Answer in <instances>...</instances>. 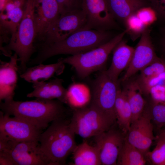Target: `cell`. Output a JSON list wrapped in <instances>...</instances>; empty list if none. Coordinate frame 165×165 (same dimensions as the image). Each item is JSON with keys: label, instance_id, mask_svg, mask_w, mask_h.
I'll use <instances>...</instances> for the list:
<instances>
[{"label": "cell", "instance_id": "obj_36", "mask_svg": "<svg viewBox=\"0 0 165 165\" xmlns=\"http://www.w3.org/2000/svg\"><path fill=\"white\" fill-rule=\"evenodd\" d=\"M162 31L164 35V38H165V27L163 28Z\"/></svg>", "mask_w": 165, "mask_h": 165}, {"label": "cell", "instance_id": "obj_26", "mask_svg": "<svg viewBox=\"0 0 165 165\" xmlns=\"http://www.w3.org/2000/svg\"><path fill=\"white\" fill-rule=\"evenodd\" d=\"M124 23L126 27L125 30L126 34L129 35L133 41H135L140 37L142 33L148 29L135 13L129 16Z\"/></svg>", "mask_w": 165, "mask_h": 165}, {"label": "cell", "instance_id": "obj_18", "mask_svg": "<svg viewBox=\"0 0 165 165\" xmlns=\"http://www.w3.org/2000/svg\"><path fill=\"white\" fill-rule=\"evenodd\" d=\"M63 82L62 79H57L33 84V90L27 96L48 100L56 99L67 104V90L63 86Z\"/></svg>", "mask_w": 165, "mask_h": 165}, {"label": "cell", "instance_id": "obj_12", "mask_svg": "<svg viewBox=\"0 0 165 165\" xmlns=\"http://www.w3.org/2000/svg\"><path fill=\"white\" fill-rule=\"evenodd\" d=\"M95 136V145L99 153L101 165H117L118 157L126 137L119 129L113 127Z\"/></svg>", "mask_w": 165, "mask_h": 165}, {"label": "cell", "instance_id": "obj_5", "mask_svg": "<svg viewBox=\"0 0 165 165\" xmlns=\"http://www.w3.org/2000/svg\"><path fill=\"white\" fill-rule=\"evenodd\" d=\"M126 34L124 30L105 43L85 52L61 58L75 70L78 75L85 78L92 73L101 70L113 49Z\"/></svg>", "mask_w": 165, "mask_h": 165}, {"label": "cell", "instance_id": "obj_17", "mask_svg": "<svg viewBox=\"0 0 165 165\" xmlns=\"http://www.w3.org/2000/svg\"><path fill=\"white\" fill-rule=\"evenodd\" d=\"M27 0H8L0 11V29L9 32L11 38L14 36L24 13Z\"/></svg>", "mask_w": 165, "mask_h": 165}, {"label": "cell", "instance_id": "obj_7", "mask_svg": "<svg viewBox=\"0 0 165 165\" xmlns=\"http://www.w3.org/2000/svg\"><path fill=\"white\" fill-rule=\"evenodd\" d=\"M115 81L102 70L95 79L90 105L116 122L115 104L120 87Z\"/></svg>", "mask_w": 165, "mask_h": 165}, {"label": "cell", "instance_id": "obj_11", "mask_svg": "<svg viewBox=\"0 0 165 165\" xmlns=\"http://www.w3.org/2000/svg\"><path fill=\"white\" fill-rule=\"evenodd\" d=\"M42 130L29 122L0 113V136L17 141H38Z\"/></svg>", "mask_w": 165, "mask_h": 165}, {"label": "cell", "instance_id": "obj_22", "mask_svg": "<svg viewBox=\"0 0 165 165\" xmlns=\"http://www.w3.org/2000/svg\"><path fill=\"white\" fill-rule=\"evenodd\" d=\"M116 122L119 129L127 133L131 124V112L126 95L120 87L115 104Z\"/></svg>", "mask_w": 165, "mask_h": 165}, {"label": "cell", "instance_id": "obj_3", "mask_svg": "<svg viewBox=\"0 0 165 165\" xmlns=\"http://www.w3.org/2000/svg\"><path fill=\"white\" fill-rule=\"evenodd\" d=\"M63 104L57 99L23 101L13 99L0 102V108L4 114L23 119L42 130L53 121L64 118L66 110Z\"/></svg>", "mask_w": 165, "mask_h": 165}, {"label": "cell", "instance_id": "obj_13", "mask_svg": "<svg viewBox=\"0 0 165 165\" xmlns=\"http://www.w3.org/2000/svg\"><path fill=\"white\" fill-rule=\"evenodd\" d=\"M150 31L147 29L142 34L134 50L131 62L122 81L133 77L137 72L149 65L157 58L151 41Z\"/></svg>", "mask_w": 165, "mask_h": 165}, {"label": "cell", "instance_id": "obj_38", "mask_svg": "<svg viewBox=\"0 0 165 165\" xmlns=\"http://www.w3.org/2000/svg\"></svg>", "mask_w": 165, "mask_h": 165}, {"label": "cell", "instance_id": "obj_23", "mask_svg": "<svg viewBox=\"0 0 165 165\" xmlns=\"http://www.w3.org/2000/svg\"><path fill=\"white\" fill-rule=\"evenodd\" d=\"M72 154L73 165H101L97 147L90 145L86 141L77 145Z\"/></svg>", "mask_w": 165, "mask_h": 165}, {"label": "cell", "instance_id": "obj_25", "mask_svg": "<svg viewBox=\"0 0 165 165\" xmlns=\"http://www.w3.org/2000/svg\"><path fill=\"white\" fill-rule=\"evenodd\" d=\"M145 155L130 144L126 137L117 161L118 165H144L146 162Z\"/></svg>", "mask_w": 165, "mask_h": 165}, {"label": "cell", "instance_id": "obj_24", "mask_svg": "<svg viewBox=\"0 0 165 165\" xmlns=\"http://www.w3.org/2000/svg\"><path fill=\"white\" fill-rule=\"evenodd\" d=\"M116 20L124 23L130 15L141 8L148 6V0H108Z\"/></svg>", "mask_w": 165, "mask_h": 165}, {"label": "cell", "instance_id": "obj_33", "mask_svg": "<svg viewBox=\"0 0 165 165\" xmlns=\"http://www.w3.org/2000/svg\"><path fill=\"white\" fill-rule=\"evenodd\" d=\"M0 165H14L13 161L8 157L0 153Z\"/></svg>", "mask_w": 165, "mask_h": 165}, {"label": "cell", "instance_id": "obj_27", "mask_svg": "<svg viewBox=\"0 0 165 165\" xmlns=\"http://www.w3.org/2000/svg\"><path fill=\"white\" fill-rule=\"evenodd\" d=\"M144 111L158 129L165 128V104L152 102L149 106L145 105Z\"/></svg>", "mask_w": 165, "mask_h": 165}, {"label": "cell", "instance_id": "obj_20", "mask_svg": "<svg viewBox=\"0 0 165 165\" xmlns=\"http://www.w3.org/2000/svg\"><path fill=\"white\" fill-rule=\"evenodd\" d=\"M64 63L61 58L56 63L48 64L42 63L27 68L20 75V78L33 84L46 81L55 75L62 73L64 68Z\"/></svg>", "mask_w": 165, "mask_h": 165}, {"label": "cell", "instance_id": "obj_21", "mask_svg": "<svg viewBox=\"0 0 165 165\" xmlns=\"http://www.w3.org/2000/svg\"><path fill=\"white\" fill-rule=\"evenodd\" d=\"M122 88L125 93L131 112V123L142 115L146 102L135 79L122 81Z\"/></svg>", "mask_w": 165, "mask_h": 165}, {"label": "cell", "instance_id": "obj_15", "mask_svg": "<svg viewBox=\"0 0 165 165\" xmlns=\"http://www.w3.org/2000/svg\"><path fill=\"white\" fill-rule=\"evenodd\" d=\"M61 14L59 6L56 0H35L36 38L43 41L49 28Z\"/></svg>", "mask_w": 165, "mask_h": 165}, {"label": "cell", "instance_id": "obj_9", "mask_svg": "<svg viewBox=\"0 0 165 165\" xmlns=\"http://www.w3.org/2000/svg\"><path fill=\"white\" fill-rule=\"evenodd\" d=\"M86 21V14L82 9L61 14L49 28L42 42L38 46L48 45L65 39L83 28Z\"/></svg>", "mask_w": 165, "mask_h": 165}, {"label": "cell", "instance_id": "obj_31", "mask_svg": "<svg viewBox=\"0 0 165 165\" xmlns=\"http://www.w3.org/2000/svg\"><path fill=\"white\" fill-rule=\"evenodd\" d=\"M60 9L61 14L76 9H81L82 0H56Z\"/></svg>", "mask_w": 165, "mask_h": 165}, {"label": "cell", "instance_id": "obj_35", "mask_svg": "<svg viewBox=\"0 0 165 165\" xmlns=\"http://www.w3.org/2000/svg\"><path fill=\"white\" fill-rule=\"evenodd\" d=\"M160 133L162 134L165 137V128L160 130Z\"/></svg>", "mask_w": 165, "mask_h": 165}, {"label": "cell", "instance_id": "obj_37", "mask_svg": "<svg viewBox=\"0 0 165 165\" xmlns=\"http://www.w3.org/2000/svg\"><path fill=\"white\" fill-rule=\"evenodd\" d=\"M164 104H165V103H164Z\"/></svg>", "mask_w": 165, "mask_h": 165}, {"label": "cell", "instance_id": "obj_16", "mask_svg": "<svg viewBox=\"0 0 165 165\" xmlns=\"http://www.w3.org/2000/svg\"><path fill=\"white\" fill-rule=\"evenodd\" d=\"M18 57L16 53L9 62L0 61V101L13 99L18 81Z\"/></svg>", "mask_w": 165, "mask_h": 165}, {"label": "cell", "instance_id": "obj_4", "mask_svg": "<svg viewBox=\"0 0 165 165\" xmlns=\"http://www.w3.org/2000/svg\"><path fill=\"white\" fill-rule=\"evenodd\" d=\"M35 0H27L24 14L13 37L8 44L1 50L5 56H11V51L17 54L20 75L27 68V64L32 54L35 50L34 41L36 37V28L34 16Z\"/></svg>", "mask_w": 165, "mask_h": 165}, {"label": "cell", "instance_id": "obj_2", "mask_svg": "<svg viewBox=\"0 0 165 165\" xmlns=\"http://www.w3.org/2000/svg\"><path fill=\"white\" fill-rule=\"evenodd\" d=\"M70 121L64 118L53 121L38 139L40 154L46 165H63L77 145Z\"/></svg>", "mask_w": 165, "mask_h": 165}, {"label": "cell", "instance_id": "obj_19", "mask_svg": "<svg viewBox=\"0 0 165 165\" xmlns=\"http://www.w3.org/2000/svg\"><path fill=\"white\" fill-rule=\"evenodd\" d=\"M134 48L122 40L113 50L111 64L106 70L108 75L115 81H119L121 73L128 67L131 62Z\"/></svg>", "mask_w": 165, "mask_h": 165}, {"label": "cell", "instance_id": "obj_28", "mask_svg": "<svg viewBox=\"0 0 165 165\" xmlns=\"http://www.w3.org/2000/svg\"><path fill=\"white\" fill-rule=\"evenodd\" d=\"M154 149L145 155L153 165H165V137L160 133Z\"/></svg>", "mask_w": 165, "mask_h": 165}, {"label": "cell", "instance_id": "obj_8", "mask_svg": "<svg viewBox=\"0 0 165 165\" xmlns=\"http://www.w3.org/2000/svg\"><path fill=\"white\" fill-rule=\"evenodd\" d=\"M0 153L14 165H46L39 152L38 141H17L0 136Z\"/></svg>", "mask_w": 165, "mask_h": 165}, {"label": "cell", "instance_id": "obj_34", "mask_svg": "<svg viewBox=\"0 0 165 165\" xmlns=\"http://www.w3.org/2000/svg\"><path fill=\"white\" fill-rule=\"evenodd\" d=\"M161 44L162 50L165 54V38H164L162 40Z\"/></svg>", "mask_w": 165, "mask_h": 165}, {"label": "cell", "instance_id": "obj_1", "mask_svg": "<svg viewBox=\"0 0 165 165\" xmlns=\"http://www.w3.org/2000/svg\"><path fill=\"white\" fill-rule=\"evenodd\" d=\"M115 36L109 31L81 29L65 39L48 45L38 46V53L30 65L42 63L53 56L81 53L107 42Z\"/></svg>", "mask_w": 165, "mask_h": 165}, {"label": "cell", "instance_id": "obj_30", "mask_svg": "<svg viewBox=\"0 0 165 165\" xmlns=\"http://www.w3.org/2000/svg\"><path fill=\"white\" fill-rule=\"evenodd\" d=\"M135 13L147 28L153 24L157 19V15L156 12L150 6L142 7Z\"/></svg>", "mask_w": 165, "mask_h": 165}, {"label": "cell", "instance_id": "obj_10", "mask_svg": "<svg viewBox=\"0 0 165 165\" xmlns=\"http://www.w3.org/2000/svg\"><path fill=\"white\" fill-rule=\"evenodd\" d=\"M81 8L87 20L82 29L109 31L117 28L116 20L108 0H82Z\"/></svg>", "mask_w": 165, "mask_h": 165}, {"label": "cell", "instance_id": "obj_32", "mask_svg": "<svg viewBox=\"0 0 165 165\" xmlns=\"http://www.w3.org/2000/svg\"><path fill=\"white\" fill-rule=\"evenodd\" d=\"M148 2L157 16L162 19H165V0H148Z\"/></svg>", "mask_w": 165, "mask_h": 165}, {"label": "cell", "instance_id": "obj_6", "mask_svg": "<svg viewBox=\"0 0 165 165\" xmlns=\"http://www.w3.org/2000/svg\"><path fill=\"white\" fill-rule=\"evenodd\" d=\"M115 122L90 105L74 110L70 124L75 134L86 139L109 130Z\"/></svg>", "mask_w": 165, "mask_h": 165}, {"label": "cell", "instance_id": "obj_14", "mask_svg": "<svg viewBox=\"0 0 165 165\" xmlns=\"http://www.w3.org/2000/svg\"><path fill=\"white\" fill-rule=\"evenodd\" d=\"M153 130V124L150 118L144 111L142 116L131 124L126 138L145 155L155 138Z\"/></svg>", "mask_w": 165, "mask_h": 165}, {"label": "cell", "instance_id": "obj_29", "mask_svg": "<svg viewBox=\"0 0 165 165\" xmlns=\"http://www.w3.org/2000/svg\"><path fill=\"white\" fill-rule=\"evenodd\" d=\"M137 80L147 79L165 72V60L159 57L140 72Z\"/></svg>", "mask_w": 165, "mask_h": 165}]
</instances>
